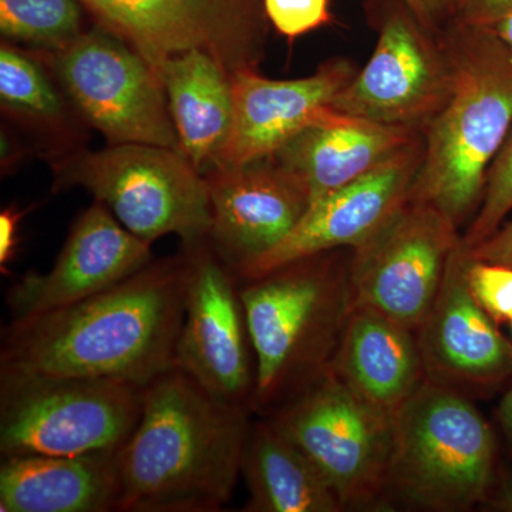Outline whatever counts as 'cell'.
I'll return each instance as SVG.
<instances>
[{
  "instance_id": "1",
  "label": "cell",
  "mask_w": 512,
  "mask_h": 512,
  "mask_svg": "<svg viewBox=\"0 0 512 512\" xmlns=\"http://www.w3.org/2000/svg\"><path fill=\"white\" fill-rule=\"evenodd\" d=\"M184 252L154 259L119 285L73 303L10 320L0 367L109 379L144 387L173 369L184 322Z\"/></svg>"
},
{
  "instance_id": "16",
  "label": "cell",
  "mask_w": 512,
  "mask_h": 512,
  "mask_svg": "<svg viewBox=\"0 0 512 512\" xmlns=\"http://www.w3.org/2000/svg\"><path fill=\"white\" fill-rule=\"evenodd\" d=\"M467 281V247L451 256L439 295L416 330L430 382L470 396L512 382V342L505 338Z\"/></svg>"
},
{
  "instance_id": "3",
  "label": "cell",
  "mask_w": 512,
  "mask_h": 512,
  "mask_svg": "<svg viewBox=\"0 0 512 512\" xmlns=\"http://www.w3.org/2000/svg\"><path fill=\"white\" fill-rule=\"evenodd\" d=\"M453 84L423 131L412 195L458 228L476 215L488 171L512 124V49L491 28L451 23L444 32Z\"/></svg>"
},
{
  "instance_id": "37",
  "label": "cell",
  "mask_w": 512,
  "mask_h": 512,
  "mask_svg": "<svg viewBox=\"0 0 512 512\" xmlns=\"http://www.w3.org/2000/svg\"><path fill=\"white\" fill-rule=\"evenodd\" d=\"M510 323H511V328H512V320H511V322H510Z\"/></svg>"
},
{
  "instance_id": "5",
  "label": "cell",
  "mask_w": 512,
  "mask_h": 512,
  "mask_svg": "<svg viewBox=\"0 0 512 512\" xmlns=\"http://www.w3.org/2000/svg\"><path fill=\"white\" fill-rule=\"evenodd\" d=\"M497 440L467 394L426 382L393 419L386 505L467 511L485 505L498 481Z\"/></svg>"
},
{
  "instance_id": "4",
  "label": "cell",
  "mask_w": 512,
  "mask_h": 512,
  "mask_svg": "<svg viewBox=\"0 0 512 512\" xmlns=\"http://www.w3.org/2000/svg\"><path fill=\"white\" fill-rule=\"evenodd\" d=\"M296 259L239 285L254 348L252 412L268 416L328 370L352 312L349 259Z\"/></svg>"
},
{
  "instance_id": "36",
  "label": "cell",
  "mask_w": 512,
  "mask_h": 512,
  "mask_svg": "<svg viewBox=\"0 0 512 512\" xmlns=\"http://www.w3.org/2000/svg\"><path fill=\"white\" fill-rule=\"evenodd\" d=\"M491 29H493L494 32L497 33V35L500 36L501 39H503L504 42L512 49V15L507 16V18L498 22L497 25Z\"/></svg>"
},
{
  "instance_id": "20",
  "label": "cell",
  "mask_w": 512,
  "mask_h": 512,
  "mask_svg": "<svg viewBox=\"0 0 512 512\" xmlns=\"http://www.w3.org/2000/svg\"><path fill=\"white\" fill-rule=\"evenodd\" d=\"M330 369L392 417L426 382L416 330L369 308H352Z\"/></svg>"
},
{
  "instance_id": "22",
  "label": "cell",
  "mask_w": 512,
  "mask_h": 512,
  "mask_svg": "<svg viewBox=\"0 0 512 512\" xmlns=\"http://www.w3.org/2000/svg\"><path fill=\"white\" fill-rule=\"evenodd\" d=\"M153 66L163 83L181 153L205 177L220 167L231 136V72L204 50L164 57Z\"/></svg>"
},
{
  "instance_id": "13",
  "label": "cell",
  "mask_w": 512,
  "mask_h": 512,
  "mask_svg": "<svg viewBox=\"0 0 512 512\" xmlns=\"http://www.w3.org/2000/svg\"><path fill=\"white\" fill-rule=\"evenodd\" d=\"M96 23L148 62L204 50L229 72L258 69L268 23L264 0H80Z\"/></svg>"
},
{
  "instance_id": "10",
  "label": "cell",
  "mask_w": 512,
  "mask_h": 512,
  "mask_svg": "<svg viewBox=\"0 0 512 512\" xmlns=\"http://www.w3.org/2000/svg\"><path fill=\"white\" fill-rule=\"evenodd\" d=\"M375 52L332 109L345 116L423 134L446 103L453 69L443 35L431 32L403 0L380 9Z\"/></svg>"
},
{
  "instance_id": "8",
  "label": "cell",
  "mask_w": 512,
  "mask_h": 512,
  "mask_svg": "<svg viewBox=\"0 0 512 512\" xmlns=\"http://www.w3.org/2000/svg\"><path fill=\"white\" fill-rule=\"evenodd\" d=\"M262 417L311 458L345 510L387 507L394 417L357 396L330 367Z\"/></svg>"
},
{
  "instance_id": "11",
  "label": "cell",
  "mask_w": 512,
  "mask_h": 512,
  "mask_svg": "<svg viewBox=\"0 0 512 512\" xmlns=\"http://www.w3.org/2000/svg\"><path fill=\"white\" fill-rule=\"evenodd\" d=\"M461 239L446 214L410 197L373 237L352 249L353 308L373 309L419 329Z\"/></svg>"
},
{
  "instance_id": "27",
  "label": "cell",
  "mask_w": 512,
  "mask_h": 512,
  "mask_svg": "<svg viewBox=\"0 0 512 512\" xmlns=\"http://www.w3.org/2000/svg\"><path fill=\"white\" fill-rule=\"evenodd\" d=\"M467 281L474 298L495 322H511L512 266L480 261L467 249Z\"/></svg>"
},
{
  "instance_id": "32",
  "label": "cell",
  "mask_w": 512,
  "mask_h": 512,
  "mask_svg": "<svg viewBox=\"0 0 512 512\" xmlns=\"http://www.w3.org/2000/svg\"><path fill=\"white\" fill-rule=\"evenodd\" d=\"M468 254L480 261L512 266V222L501 225L490 238L468 248Z\"/></svg>"
},
{
  "instance_id": "12",
  "label": "cell",
  "mask_w": 512,
  "mask_h": 512,
  "mask_svg": "<svg viewBox=\"0 0 512 512\" xmlns=\"http://www.w3.org/2000/svg\"><path fill=\"white\" fill-rule=\"evenodd\" d=\"M184 322L174 367L221 402L252 410L256 366L239 278L207 238L183 244Z\"/></svg>"
},
{
  "instance_id": "19",
  "label": "cell",
  "mask_w": 512,
  "mask_h": 512,
  "mask_svg": "<svg viewBox=\"0 0 512 512\" xmlns=\"http://www.w3.org/2000/svg\"><path fill=\"white\" fill-rule=\"evenodd\" d=\"M421 137L332 110L271 157L302 185L312 204L392 160Z\"/></svg>"
},
{
  "instance_id": "7",
  "label": "cell",
  "mask_w": 512,
  "mask_h": 512,
  "mask_svg": "<svg viewBox=\"0 0 512 512\" xmlns=\"http://www.w3.org/2000/svg\"><path fill=\"white\" fill-rule=\"evenodd\" d=\"M141 407L143 389L134 384L0 367V454L116 451L136 429Z\"/></svg>"
},
{
  "instance_id": "29",
  "label": "cell",
  "mask_w": 512,
  "mask_h": 512,
  "mask_svg": "<svg viewBox=\"0 0 512 512\" xmlns=\"http://www.w3.org/2000/svg\"><path fill=\"white\" fill-rule=\"evenodd\" d=\"M510 15L512 0H460L454 23L474 28H494Z\"/></svg>"
},
{
  "instance_id": "25",
  "label": "cell",
  "mask_w": 512,
  "mask_h": 512,
  "mask_svg": "<svg viewBox=\"0 0 512 512\" xmlns=\"http://www.w3.org/2000/svg\"><path fill=\"white\" fill-rule=\"evenodd\" d=\"M80 0H0L2 40L35 52H59L86 32Z\"/></svg>"
},
{
  "instance_id": "24",
  "label": "cell",
  "mask_w": 512,
  "mask_h": 512,
  "mask_svg": "<svg viewBox=\"0 0 512 512\" xmlns=\"http://www.w3.org/2000/svg\"><path fill=\"white\" fill-rule=\"evenodd\" d=\"M241 476L249 493L247 512L345 510L311 458L266 417L251 423Z\"/></svg>"
},
{
  "instance_id": "30",
  "label": "cell",
  "mask_w": 512,
  "mask_h": 512,
  "mask_svg": "<svg viewBox=\"0 0 512 512\" xmlns=\"http://www.w3.org/2000/svg\"><path fill=\"white\" fill-rule=\"evenodd\" d=\"M33 207L9 205L0 212V271L10 275L9 265L15 261L19 248L20 225Z\"/></svg>"
},
{
  "instance_id": "33",
  "label": "cell",
  "mask_w": 512,
  "mask_h": 512,
  "mask_svg": "<svg viewBox=\"0 0 512 512\" xmlns=\"http://www.w3.org/2000/svg\"><path fill=\"white\" fill-rule=\"evenodd\" d=\"M2 174L9 175L18 170L20 164L32 153V148L18 136V133L10 130L9 124L2 126Z\"/></svg>"
},
{
  "instance_id": "2",
  "label": "cell",
  "mask_w": 512,
  "mask_h": 512,
  "mask_svg": "<svg viewBox=\"0 0 512 512\" xmlns=\"http://www.w3.org/2000/svg\"><path fill=\"white\" fill-rule=\"evenodd\" d=\"M252 414L177 367L148 383L136 429L117 450L119 511H221L241 477Z\"/></svg>"
},
{
  "instance_id": "18",
  "label": "cell",
  "mask_w": 512,
  "mask_h": 512,
  "mask_svg": "<svg viewBox=\"0 0 512 512\" xmlns=\"http://www.w3.org/2000/svg\"><path fill=\"white\" fill-rule=\"evenodd\" d=\"M356 73L355 64L340 57L326 60L302 79H268L256 69L232 73L234 121L220 167L274 156L333 110V101Z\"/></svg>"
},
{
  "instance_id": "35",
  "label": "cell",
  "mask_w": 512,
  "mask_h": 512,
  "mask_svg": "<svg viewBox=\"0 0 512 512\" xmlns=\"http://www.w3.org/2000/svg\"><path fill=\"white\" fill-rule=\"evenodd\" d=\"M498 421H500L501 429H503L512 450V382L508 384L500 406H498Z\"/></svg>"
},
{
  "instance_id": "28",
  "label": "cell",
  "mask_w": 512,
  "mask_h": 512,
  "mask_svg": "<svg viewBox=\"0 0 512 512\" xmlns=\"http://www.w3.org/2000/svg\"><path fill=\"white\" fill-rule=\"evenodd\" d=\"M266 18L281 35L295 39L328 25L330 0H264Z\"/></svg>"
},
{
  "instance_id": "6",
  "label": "cell",
  "mask_w": 512,
  "mask_h": 512,
  "mask_svg": "<svg viewBox=\"0 0 512 512\" xmlns=\"http://www.w3.org/2000/svg\"><path fill=\"white\" fill-rule=\"evenodd\" d=\"M53 191L92 192L131 234L153 244L177 235L183 244L207 238V181L180 150L151 144L86 147L47 160Z\"/></svg>"
},
{
  "instance_id": "9",
  "label": "cell",
  "mask_w": 512,
  "mask_h": 512,
  "mask_svg": "<svg viewBox=\"0 0 512 512\" xmlns=\"http://www.w3.org/2000/svg\"><path fill=\"white\" fill-rule=\"evenodd\" d=\"M80 117L109 146L180 150L163 83L136 47L96 23L59 52H37ZM181 151V150H180Z\"/></svg>"
},
{
  "instance_id": "34",
  "label": "cell",
  "mask_w": 512,
  "mask_h": 512,
  "mask_svg": "<svg viewBox=\"0 0 512 512\" xmlns=\"http://www.w3.org/2000/svg\"><path fill=\"white\" fill-rule=\"evenodd\" d=\"M485 505L494 507V510L512 512V477H498L493 494Z\"/></svg>"
},
{
  "instance_id": "17",
  "label": "cell",
  "mask_w": 512,
  "mask_h": 512,
  "mask_svg": "<svg viewBox=\"0 0 512 512\" xmlns=\"http://www.w3.org/2000/svg\"><path fill=\"white\" fill-rule=\"evenodd\" d=\"M421 161L423 137L370 173L312 202L291 234L239 275V281L306 256L359 247L409 200Z\"/></svg>"
},
{
  "instance_id": "26",
  "label": "cell",
  "mask_w": 512,
  "mask_h": 512,
  "mask_svg": "<svg viewBox=\"0 0 512 512\" xmlns=\"http://www.w3.org/2000/svg\"><path fill=\"white\" fill-rule=\"evenodd\" d=\"M512 211V136L507 138L487 175L483 201L463 237L466 247H477L503 225Z\"/></svg>"
},
{
  "instance_id": "31",
  "label": "cell",
  "mask_w": 512,
  "mask_h": 512,
  "mask_svg": "<svg viewBox=\"0 0 512 512\" xmlns=\"http://www.w3.org/2000/svg\"><path fill=\"white\" fill-rule=\"evenodd\" d=\"M460 0H403L413 15L431 32H444L456 20Z\"/></svg>"
},
{
  "instance_id": "23",
  "label": "cell",
  "mask_w": 512,
  "mask_h": 512,
  "mask_svg": "<svg viewBox=\"0 0 512 512\" xmlns=\"http://www.w3.org/2000/svg\"><path fill=\"white\" fill-rule=\"evenodd\" d=\"M0 109L35 141L43 160L86 147L89 126L80 117L52 69L35 50L2 40Z\"/></svg>"
},
{
  "instance_id": "21",
  "label": "cell",
  "mask_w": 512,
  "mask_h": 512,
  "mask_svg": "<svg viewBox=\"0 0 512 512\" xmlns=\"http://www.w3.org/2000/svg\"><path fill=\"white\" fill-rule=\"evenodd\" d=\"M116 451L2 457L0 512L119 511Z\"/></svg>"
},
{
  "instance_id": "15",
  "label": "cell",
  "mask_w": 512,
  "mask_h": 512,
  "mask_svg": "<svg viewBox=\"0 0 512 512\" xmlns=\"http://www.w3.org/2000/svg\"><path fill=\"white\" fill-rule=\"evenodd\" d=\"M154 261L151 244L131 234L101 202L80 212L45 274L28 272L6 289L10 320L56 311L107 291Z\"/></svg>"
},
{
  "instance_id": "14",
  "label": "cell",
  "mask_w": 512,
  "mask_h": 512,
  "mask_svg": "<svg viewBox=\"0 0 512 512\" xmlns=\"http://www.w3.org/2000/svg\"><path fill=\"white\" fill-rule=\"evenodd\" d=\"M204 178L208 244L237 276L284 241L311 205L302 185L272 157L224 165Z\"/></svg>"
}]
</instances>
